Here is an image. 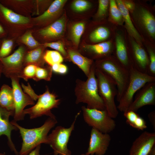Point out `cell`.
<instances>
[{
	"instance_id": "1",
	"label": "cell",
	"mask_w": 155,
	"mask_h": 155,
	"mask_svg": "<svg viewBox=\"0 0 155 155\" xmlns=\"http://www.w3.org/2000/svg\"><path fill=\"white\" fill-rule=\"evenodd\" d=\"M95 69L93 64L86 81L76 80L74 89L76 98L75 102L77 104L85 103L87 105L86 107L89 108L105 110L104 104L98 93Z\"/></svg>"
},
{
	"instance_id": "2",
	"label": "cell",
	"mask_w": 155,
	"mask_h": 155,
	"mask_svg": "<svg viewBox=\"0 0 155 155\" xmlns=\"http://www.w3.org/2000/svg\"><path fill=\"white\" fill-rule=\"evenodd\" d=\"M11 122L19 130L22 138V146L19 154L28 155L39 145L42 143L49 144L48 134L57 121L56 117H49L41 127L31 129L23 127L14 121Z\"/></svg>"
},
{
	"instance_id": "3",
	"label": "cell",
	"mask_w": 155,
	"mask_h": 155,
	"mask_svg": "<svg viewBox=\"0 0 155 155\" xmlns=\"http://www.w3.org/2000/svg\"><path fill=\"white\" fill-rule=\"evenodd\" d=\"M94 64L96 68L108 76L115 83L117 90L116 99L119 102L128 83L129 70L115 57L110 56L97 60Z\"/></svg>"
},
{
	"instance_id": "4",
	"label": "cell",
	"mask_w": 155,
	"mask_h": 155,
	"mask_svg": "<svg viewBox=\"0 0 155 155\" xmlns=\"http://www.w3.org/2000/svg\"><path fill=\"white\" fill-rule=\"evenodd\" d=\"M129 80L117 106L118 110L127 111L133 100L135 94L146 84L155 82V77L141 72L132 66L129 69Z\"/></svg>"
},
{
	"instance_id": "5",
	"label": "cell",
	"mask_w": 155,
	"mask_h": 155,
	"mask_svg": "<svg viewBox=\"0 0 155 155\" xmlns=\"http://www.w3.org/2000/svg\"><path fill=\"white\" fill-rule=\"evenodd\" d=\"M95 74L98 93L104 102L106 109L111 117L115 118L119 113L115 102V98L117 94L116 84L111 78L96 67Z\"/></svg>"
},
{
	"instance_id": "6",
	"label": "cell",
	"mask_w": 155,
	"mask_h": 155,
	"mask_svg": "<svg viewBox=\"0 0 155 155\" xmlns=\"http://www.w3.org/2000/svg\"><path fill=\"white\" fill-rule=\"evenodd\" d=\"M84 119L88 125L100 132L109 133L115 128L116 123L106 109L100 110L82 107Z\"/></svg>"
},
{
	"instance_id": "7",
	"label": "cell",
	"mask_w": 155,
	"mask_h": 155,
	"mask_svg": "<svg viewBox=\"0 0 155 155\" xmlns=\"http://www.w3.org/2000/svg\"><path fill=\"white\" fill-rule=\"evenodd\" d=\"M55 94L51 92L48 87L45 92L39 95L36 104L32 107L24 109L25 115L28 114L31 119L46 115L49 117H56L51 110L57 108L60 103V100L57 98Z\"/></svg>"
},
{
	"instance_id": "8",
	"label": "cell",
	"mask_w": 155,
	"mask_h": 155,
	"mask_svg": "<svg viewBox=\"0 0 155 155\" xmlns=\"http://www.w3.org/2000/svg\"><path fill=\"white\" fill-rule=\"evenodd\" d=\"M79 115H76L69 127L66 128L58 126L48 135L49 144L53 150V155H71V151L67 148V144Z\"/></svg>"
},
{
	"instance_id": "9",
	"label": "cell",
	"mask_w": 155,
	"mask_h": 155,
	"mask_svg": "<svg viewBox=\"0 0 155 155\" xmlns=\"http://www.w3.org/2000/svg\"><path fill=\"white\" fill-rule=\"evenodd\" d=\"M24 53V48L20 46L11 55L0 58L3 65L2 73L6 77L10 78L16 76L20 78L24 68L23 61Z\"/></svg>"
},
{
	"instance_id": "10",
	"label": "cell",
	"mask_w": 155,
	"mask_h": 155,
	"mask_svg": "<svg viewBox=\"0 0 155 155\" xmlns=\"http://www.w3.org/2000/svg\"><path fill=\"white\" fill-rule=\"evenodd\" d=\"M11 84L13 90L14 103V121H16L24 119L25 115L24 108L28 105L34 104V102L30 96L22 91L19 84L20 78L16 76L11 77Z\"/></svg>"
},
{
	"instance_id": "11",
	"label": "cell",
	"mask_w": 155,
	"mask_h": 155,
	"mask_svg": "<svg viewBox=\"0 0 155 155\" xmlns=\"http://www.w3.org/2000/svg\"><path fill=\"white\" fill-rule=\"evenodd\" d=\"M111 140L108 133H102L92 128L89 146L85 154L88 155H104L106 153Z\"/></svg>"
},
{
	"instance_id": "12",
	"label": "cell",
	"mask_w": 155,
	"mask_h": 155,
	"mask_svg": "<svg viewBox=\"0 0 155 155\" xmlns=\"http://www.w3.org/2000/svg\"><path fill=\"white\" fill-rule=\"evenodd\" d=\"M136 93L127 111L136 112L144 106L155 105V81L147 83Z\"/></svg>"
},
{
	"instance_id": "13",
	"label": "cell",
	"mask_w": 155,
	"mask_h": 155,
	"mask_svg": "<svg viewBox=\"0 0 155 155\" xmlns=\"http://www.w3.org/2000/svg\"><path fill=\"white\" fill-rule=\"evenodd\" d=\"M155 146V132L145 131L133 143L129 155H148Z\"/></svg>"
},
{
	"instance_id": "14",
	"label": "cell",
	"mask_w": 155,
	"mask_h": 155,
	"mask_svg": "<svg viewBox=\"0 0 155 155\" xmlns=\"http://www.w3.org/2000/svg\"><path fill=\"white\" fill-rule=\"evenodd\" d=\"M14 112L8 111L0 106V136L4 135H6L8 140V144L11 150L16 155L19 153L11 141V133L13 130L18 129L9 121L10 116L14 115Z\"/></svg>"
},
{
	"instance_id": "15",
	"label": "cell",
	"mask_w": 155,
	"mask_h": 155,
	"mask_svg": "<svg viewBox=\"0 0 155 155\" xmlns=\"http://www.w3.org/2000/svg\"><path fill=\"white\" fill-rule=\"evenodd\" d=\"M132 45L133 67L141 72L147 73L149 62L146 52L135 40H132Z\"/></svg>"
},
{
	"instance_id": "16",
	"label": "cell",
	"mask_w": 155,
	"mask_h": 155,
	"mask_svg": "<svg viewBox=\"0 0 155 155\" xmlns=\"http://www.w3.org/2000/svg\"><path fill=\"white\" fill-rule=\"evenodd\" d=\"M112 47L111 42L108 41L94 44L84 45L82 50L92 58L98 60L110 56Z\"/></svg>"
},
{
	"instance_id": "17",
	"label": "cell",
	"mask_w": 155,
	"mask_h": 155,
	"mask_svg": "<svg viewBox=\"0 0 155 155\" xmlns=\"http://www.w3.org/2000/svg\"><path fill=\"white\" fill-rule=\"evenodd\" d=\"M116 59L124 67L129 70L133 66L124 38L122 35L117 33L115 37Z\"/></svg>"
},
{
	"instance_id": "18",
	"label": "cell",
	"mask_w": 155,
	"mask_h": 155,
	"mask_svg": "<svg viewBox=\"0 0 155 155\" xmlns=\"http://www.w3.org/2000/svg\"><path fill=\"white\" fill-rule=\"evenodd\" d=\"M67 52L70 60L77 65L87 77L93 64V60L72 49H68Z\"/></svg>"
},
{
	"instance_id": "19",
	"label": "cell",
	"mask_w": 155,
	"mask_h": 155,
	"mask_svg": "<svg viewBox=\"0 0 155 155\" xmlns=\"http://www.w3.org/2000/svg\"><path fill=\"white\" fill-rule=\"evenodd\" d=\"M66 20L65 16L63 15L51 24L41 30L39 31L40 34L42 36L48 38L61 37L65 31Z\"/></svg>"
},
{
	"instance_id": "20",
	"label": "cell",
	"mask_w": 155,
	"mask_h": 155,
	"mask_svg": "<svg viewBox=\"0 0 155 155\" xmlns=\"http://www.w3.org/2000/svg\"><path fill=\"white\" fill-rule=\"evenodd\" d=\"M137 17L140 22L149 35L154 38L155 36V19L148 10L143 7L140 8Z\"/></svg>"
},
{
	"instance_id": "21",
	"label": "cell",
	"mask_w": 155,
	"mask_h": 155,
	"mask_svg": "<svg viewBox=\"0 0 155 155\" xmlns=\"http://www.w3.org/2000/svg\"><path fill=\"white\" fill-rule=\"evenodd\" d=\"M116 1L117 6L122 13L126 29L130 35L137 41L140 42L142 38L139 33L134 27L131 20L129 11L125 7L122 0Z\"/></svg>"
},
{
	"instance_id": "22",
	"label": "cell",
	"mask_w": 155,
	"mask_h": 155,
	"mask_svg": "<svg viewBox=\"0 0 155 155\" xmlns=\"http://www.w3.org/2000/svg\"><path fill=\"white\" fill-rule=\"evenodd\" d=\"M0 106L8 111L14 112L13 89L7 84H3L1 88Z\"/></svg>"
},
{
	"instance_id": "23",
	"label": "cell",
	"mask_w": 155,
	"mask_h": 155,
	"mask_svg": "<svg viewBox=\"0 0 155 155\" xmlns=\"http://www.w3.org/2000/svg\"><path fill=\"white\" fill-rule=\"evenodd\" d=\"M67 1L56 0L51 5L48 9L43 13L36 18L39 21H44L59 16L62 11Z\"/></svg>"
},
{
	"instance_id": "24",
	"label": "cell",
	"mask_w": 155,
	"mask_h": 155,
	"mask_svg": "<svg viewBox=\"0 0 155 155\" xmlns=\"http://www.w3.org/2000/svg\"><path fill=\"white\" fill-rule=\"evenodd\" d=\"M0 15L8 22L17 24H26L29 22V19L17 14L9 9L0 2Z\"/></svg>"
},
{
	"instance_id": "25",
	"label": "cell",
	"mask_w": 155,
	"mask_h": 155,
	"mask_svg": "<svg viewBox=\"0 0 155 155\" xmlns=\"http://www.w3.org/2000/svg\"><path fill=\"white\" fill-rule=\"evenodd\" d=\"M123 115L127 123L133 128L142 131L147 127L146 121L136 112L127 111L123 113Z\"/></svg>"
},
{
	"instance_id": "26",
	"label": "cell",
	"mask_w": 155,
	"mask_h": 155,
	"mask_svg": "<svg viewBox=\"0 0 155 155\" xmlns=\"http://www.w3.org/2000/svg\"><path fill=\"white\" fill-rule=\"evenodd\" d=\"M42 54V50L37 48L28 52L25 58V66L33 64L41 67L39 62Z\"/></svg>"
},
{
	"instance_id": "27",
	"label": "cell",
	"mask_w": 155,
	"mask_h": 155,
	"mask_svg": "<svg viewBox=\"0 0 155 155\" xmlns=\"http://www.w3.org/2000/svg\"><path fill=\"white\" fill-rule=\"evenodd\" d=\"M108 29L104 26H100L92 31L89 36L90 40L93 42H99L106 40L109 37Z\"/></svg>"
},
{
	"instance_id": "28",
	"label": "cell",
	"mask_w": 155,
	"mask_h": 155,
	"mask_svg": "<svg viewBox=\"0 0 155 155\" xmlns=\"http://www.w3.org/2000/svg\"><path fill=\"white\" fill-rule=\"evenodd\" d=\"M85 27L84 22H78L74 24L71 30V37L75 46L78 47L80 43L81 37L83 34Z\"/></svg>"
},
{
	"instance_id": "29",
	"label": "cell",
	"mask_w": 155,
	"mask_h": 155,
	"mask_svg": "<svg viewBox=\"0 0 155 155\" xmlns=\"http://www.w3.org/2000/svg\"><path fill=\"white\" fill-rule=\"evenodd\" d=\"M44 59L51 66L56 64H61L63 61L61 54L56 51L47 50L45 53Z\"/></svg>"
},
{
	"instance_id": "30",
	"label": "cell",
	"mask_w": 155,
	"mask_h": 155,
	"mask_svg": "<svg viewBox=\"0 0 155 155\" xmlns=\"http://www.w3.org/2000/svg\"><path fill=\"white\" fill-rule=\"evenodd\" d=\"M109 6L110 13L112 19L117 24H122L123 22V16L116 1L114 0H110Z\"/></svg>"
},
{
	"instance_id": "31",
	"label": "cell",
	"mask_w": 155,
	"mask_h": 155,
	"mask_svg": "<svg viewBox=\"0 0 155 155\" xmlns=\"http://www.w3.org/2000/svg\"><path fill=\"white\" fill-rule=\"evenodd\" d=\"M52 72L51 66L45 67H37L35 75L33 79L36 81L41 80L50 81L52 77Z\"/></svg>"
},
{
	"instance_id": "32",
	"label": "cell",
	"mask_w": 155,
	"mask_h": 155,
	"mask_svg": "<svg viewBox=\"0 0 155 155\" xmlns=\"http://www.w3.org/2000/svg\"><path fill=\"white\" fill-rule=\"evenodd\" d=\"M91 7V3L85 0H74L71 5L72 10L77 12L84 11L89 9Z\"/></svg>"
},
{
	"instance_id": "33",
	"label": "cell",
	"mask_w": 155,
	"mask_h": 155,
	"mask_svg": "<svg viewBox=\"0 0 155 155\" xmlns=\"http://www.w3.org/2000/svg\"><path fill=\"white\" fill-rule=\"evenodd\" d=\"M37 66L33 64H30L26 66L22 72L20 78L26 81L29 79L34 78Z\"/></svg>"
},
{
	"instance_id": "34",
	"label": "cell",
	"mask_w": 155,
	"mask_h": 155,
	"mask_svg": "<svg viewBox=\"0 0 155 155\" xmlns=\"http://www.w3.org/2000/svg\"><path fill=\"white\" fill-rule=\"evenodd\" d=\"M149 65L147 73L150 76L155 77V53L152 48H148Z\"/></svg>"
},
{
	"instance_id": "35",
	"label": "cell",
	"mask_w": 155,
	"mask_h": 155,
	"mask_svg": "<svg viewBox=\"0 0 155 155\" xmlns=\"http://www.w3.org/2000/svg\"><path fill=\"white\" fill-rule=\"evenodd\" d=\"M13 42L11 40H5L3 42L0 49V58L7 56L11 52Z\"/></svg>"
},
{
	"instance_id": "36",
	"label": "cell",
	"mask_w": 155,
	"mask_h": 155,
	"mask_svg": "<svg viewBox=\"0 0 155 155\" xmlns=\"http://www.w3.org/2000/svg\"><path fill=\"white\" fill-rule=\"evenodd\" d=\"M44 46L55 49L65 57H68L67 53L65 49L63 43L61 42L58 41L47 42L45 44Z\"/></svg>"
},
{
	"instance_id": "37",
	"label": "cell",
	"mask_w": 155,
	"mask_h": 155,
	"mask_svg": "<svg viewBox=\"0 0 155 155\" xmlns=\"http://www.w3.org/2000/svg\"><path fill=\"white\" fill-rule=\"evenodd\" d=\"M109 1L108 0H99L96 17L101 18L104 16L106 14L109 6Z\"/></svg>"
},
{
	"instance_id": "38",
	"label": "cell",
	"mask_w": 155,
	"mask_h": 155,
	"mask_svg": "<svg viewBox=\"0 0 155 155\" xmlns=\"http://www.w3.org/2000/svg\"><path fill=\"white\" fill-rule=\"evenodd\" d=\"M22 40L24 43L30 48L35 47L39 44L30 32L24 34L22 38Z\"/></svg>"
},
{
	"instance_id": "39",
	"label": "cell",
	"mask_w": 155,
	"mask_h": 155,
	"mask_svg": "<svg viewBox=\"0 0 155 155\" xmlns=\"http://www.w3.org/2000/svg\"><path fill=\"white\" fill-rule=\"evenodd\" d=\"M28 85L26 86L22 83V87L23 88L24 92L26 93L33 100H36L38 98L39 95L35 93L29 83H28Z\"/></svg>"
},
{
	"instance_id": "40",
	"label": "cell",
	"mask_w": 155,
	"mask_h": 155,
	"mask_svg": "<svg viewBox=\"0 0 155 155\" xmlns=\"http://www.w3.org/2000/svg\"><path fill=\"white\" fill-rule=\"evenodd\" d=\"M51 67L53 71L61 75L66 74L68 70L67 67L61 63L54 64Z\"/></svg>"
},
{
	"instance_id": "41",
	"label": "cell",
	"mask_w": 155,
	"mask_h": 155,
	"mask_svg": "<svg viewBox=\"0 0 155 155\" xmlns=\"http://www.w3.org/2000/svg\"><path fill=\"white\" fill-rule=\"evenodd\" d=\"M123 3L126 9L129 11H133L135 8V5L133 2L128 1H123Z\"/></svg>"
},
{
	"instance_id": "42",
	"label": "cell",
	"mask_w": 155,
	"mask_h": 155,
	"mask_svg": "<svg viewBox=\"0 0 155 155\" xmlns=\"http://www.w3.org/2000/svg\"><path fill=\"white\" fill-rule=\"evenodd\" d=\"M149 120L151 123L154 130L155 131V111H152L148 115Z\"/></svg>"
},
{
	"instance_id": "43",
	"label": "cell",
	"mask_w": 155,
	"mask_h": 155,
	"mask_svg": "<svg viewBox=\"0 0 155 155\" xmlns=\"http://www.w3.org/2000/svg\"><path fill=\"white\" fill-rule=\"evenodd\" d=\"M40 146L41 144L37 146L28 155H40Z\"/></svg>"
},
{
	"instance_id": "44",
	"label": "cell",
	"mask_w": 155,
	"mask_h": 155,
	"mask_svg": "<svg viewBox=\"0 0 155 155\" xmlns=\"http://www.w3.org/2000/svg\"><path fill=\"white\" fill-rule=\"evenodd\" d=\"M4 30L2 26L0 24V36L4 34Z\"/></svg>"
},
{
	"instance_id": "45",
	"label": "cell",
	"mask_w": 155,
	"mask_h": 155,
	"mask_svg": "<svg viewBox=\"0 0 155 155\" xmlns=\"http://www.w3.org/2000/svg\"><path fill=\"white\" fill-rule=\"evenodd\" d=\"M148 155H155V146L153 147Z\"/></svg>"
},
{
	"instance_id": "46",
	"label": "cell",
	"mask_w": 155,
	"mask_h": 155,
	"mask_svg": "<svg viewBox=\"0 0 155 155\" xmlns=\"http://www.w3.org/2000/svg\"><path fill=\"white\" fill-rule=\"evenodd\" d=\"M3 71V65L0 61V77L1 76V74L2 73Z\"/></svg>"
},
{
	"instance_id": "47",
	"label": "cell",
	"mask_w": 155,
	"mask_h": 155,
	"mask_svg": "<svg viewBox=\"0 0 155 155\" xmlns=\"http://www.w3.org/2000/svg\"><path fill=\"white\" fill-rule=\"evenodd\" d=\"M0 155H5V154L0 153Z\"/></svg>"
},
{
	"instance_id": "48",
	"label": "cell",
	"mask_w": 155,
	"mask_h": 155,
	"mask_svg": "<svg viewBox=\"0 0 155 155\" xmlns=\"http://www.w3.org/2000/svg\"><path fill=\"white\" fill-rule=\"evenodd\" d=\"M80 155H87L85 154H81Z\"/></svg>"
},
{
	"instance_id": "49",
	"label": "cell",
	"mask_w": 155,
	"mask_h": 155,
	"mask_svg": "<svg viewBox=\"0 0 155 155\" xmlns=\"http://www.w3.org/2000/svg\"></svg>"
}]
</instances>
